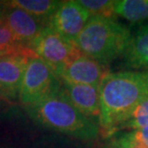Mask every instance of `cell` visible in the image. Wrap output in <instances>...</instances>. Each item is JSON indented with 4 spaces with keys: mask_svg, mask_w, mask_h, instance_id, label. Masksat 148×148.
<instances>
[{
    "mask_svg": "<svg viewBox=\"0 0 148 148\" xmlns=\"http://www.w3.org/2000/svg\"><path fill=\"white\" fill-rule=\"evenodd\" d=\"M115 140L123 148H148V145L141 138L138 130L118 135Z\"/></svg>",
    "mask_w": 148,
    "mask_h": 148,
    "instance_id": "cell-17",
    "label": "cell"
},
{
    "mask_svg": "<svg viewBox=\"0 0 148 148\" xmlns=\"http://www.w3.org/2000/svg\"><path fill=\"white\" fill-rule=\"evenodd\" d=\"M108 148H123V147L120 145V143H118L115 138H114V140H112L111 143H109Z\"/></svg>",
    "mask_w": 148,
    "mask_h": 148,
    "instance_id": "cell-18",
    "label": "cell"
},
{
    "mask_svg": "<svg viewBox=\"0 0 148 148\" xmlns=\"http://www.w3.org/2000/svg\"><path fill=\"white\" fill-rule=\"evenodd\" d=\"M88 13L90 16H98L114 18V0H79L78 1Z\"/></svg>",
    "mask_w": 148,
    "mask_h": 148,
    "instance_id": "cell-14",
    "label": "cell"
},
{
    "mask_svg": "<svg viewBox=\"0 0 148 148\" xmlns=\"http://www.w3.org/2000/svg\"><path fill=\"white\" fill-rule=\"evenodd\" d=\"M3 5L4 24L21 45L31 49L33 42L47 26V20L32 16L19 8L11 7L6 2H3Z\"/></svg>",
    "mask_w": 148,
    "mask_h": 148,
    "instance_id": "cell-8",
    "label": "cell"
},
{
    "mask_svg": "<svg viewBox=\"0 0 148 148\" xmlns=\"http://www.w3.org/2000/svg\"><path fill=\"white\" fill-rule=\"evenodd\" d=\"M32 119L40 125L82 140H92L99 135V124L79 112L62 91L26 107Z\"/></svg>",
    "mask_w": 148,
    "mask_h": 148,
    "instance_id": "cell-2",
    "label": "cell"
},
{
    "mask_svg": "<svg viewBox=\"0 0 148 148\" xmlns=\"http://www.w3.org/2000/svg\"><path fill=\"white\" fill-rule=\"evenodd\" d=\"M131 32L114 18L90 16L75 42L84 55L102 64L123 56L130 40Z\"/></svg>",
    "mask_w": 148,
    "mask_h": 148,
    "instance_id": "cell-3",
    "label": "cell"
},
{
    "mask_svg": "<svg viewBox=\"0 0 148 148\" xmlns=\"http://www.w3.org/2000/svg\"><path fill=\"white\" fill-rule=\"evenodd\" d=\"M114 13L129 21H143L148 19V0H117Z\"/></svg>",
    "mask_w": 148,
    "mask_h": 148,
    "instance_id": "cell-12",
    "label": "cell"
},
{
    "mask_svg": "<svg viewBox=\"0 0 148 148\" xmlns=\"http://www.w3.org/2000/svg\"><path fill=\"white\" fill-rule=\"evenodd\" d=\"M110 71L107 64L82 55L62 70L58 77L61 81L99 87L101 80Z\"/></svg>",
    "mask_w": 148,
    "mask_h": 148,
    "instance_id": "cell-9",
    "label": "cell"
},
{
    "mask_svg": "<svg viewBox=\"0 0 148 148\" xmlns=\"http://www.w3.org/2000/svg\"><path fill=\"white\" fill-rule=\"evenodd\" d=\"M148 127V96L133 112L132 115L124 124L122 129L130 128L141 130Z\"/></svg>",
    "mask_w": 148,
    "mask_h": 148,
    "instance_id": "cell-15",
    "label": "cell"
},
{
    "mask_svg": "<svg viewBox=\"0 0 148 148\" xmlns=\"http://www.w3.org/2000/svg\"><path fill=\"white\" fill-rule=\"evenodd\" d=\"M99 132L104 138L114 135L148 96V70L108 73L98 87Z\"/></svg>",
    "mask_w": 148,
    "mask_h": 148,
    "instance_id": "cell-1",
    "label": "cell"
},
{
    "mask_svg": "<svg viewBox=\"0 0 148 148\" xmlns=\"http://www.w3.org/2000/svg\"><path fill=\"white\" fill-rule=\"evenodd\" d=\"M125 64L135 69H148V24L138 29L123 54Z\"/></svg>",
    "mask_w": 148,
    "mask_h": 148,
    "instance_id": "cell-11",
    "label": "cell"
},
{
    "mask_svg": "<svg viewBox=\"0 0 148 148\" xmlns=\"http://www.w3.org/2000/svg\"><path fill=\"white\" fill-rule=\"evenodd\" d=\"M90 18V13L78 1H61L47 19V25L62 36L75 41Z\"/></svg>",
    "mask_w": 148,
    "mask_h": 148,
    "instance_id": "cell-7",
    "label": "cell"
},
{
    "mask_svg": "<svg viewBox=\"0 0 148 148\" xmlns=\"http://www.w3.org/2000/svg\"><path fill=\"white\" fill-rule=\"evenodd\" d=\"M62 91L77 110L99 124L100 99L98 87L62 81Z\"/></svg>",
    "mask_w": 148,
    "mask_h": 148,
    "instance_id": "cell-10",
    "label": "cell"
},
{
    "mask_svg": "<svg viewBox=\"0 0 148 148\" xmlns=\"http://www.w3.org/2000/svg\"><path fill=\"white\" fill-rule=\"evenodd\" d=\"M31 49L57 76L64 69L84 55L75 41L62 36L48 25L36 38Z\"/></svg>",
    "mask_w": 148,
    "mask_h": 148,
    "instance_id": "cell-4",
    "label": "cell"
},
{
    "mask_svg": "<svg viewBox=\"0 0 148 148\" xmlns=\"http://www.w3.org/2000/svg\"><path fill=\"white\" fill-rule=\"evenodd\" d=\"M61 87L60 78L36 55L29 59L26 66L18 99L27 107L56 93Z\"/></svg>",
    "mask_w": 148,
    "mask_h": 148,
    "instance_id": "cell-5",
    "label": "cell"
},
{
    "mask_svg": "<svg viewBox=\"0 0 148 148\" xmlns=\"http://www.w3.org/2000/svg\"><path fill=\"white\" fill-rule=\"evenodd\" d=\"M4 24V5L3 2L0 3V25Z\"/></svg>",
    "mask_w": 148,
    "mask_h": 148,
    "instance_id": "cell-19",
    "label": "cell"
},
{
    "mask_svg": "<svg viewBox=\"0 0 148 148\" xmlns=\"http://www.w3.org/2000/svg\"><path fill=\"white\" fill-rule=\"evenodd\" d=\"M23 48H26V47L21 45L14 38L10 29L5 24L0 25V54L17 51V50H21Z\"/></svg>",
    "mask_w": 148,
    "mask_h": 148,
    "instance_id": "cell-16",
    "label": "cell"
},
{
    "mask_svg": "<svg viewBox=\"0 0 148 148\" xmlns=\"http://www.w3.org/2000/svg\"><path fill=\"white\" fill-rule=\"evenodd\" d=\"M61 1L53 0H13L6 2L11 7H16L38 18L47 20L54 13Z\"/></svg>",
    "mask_w": 148,
    "mask_h": 148,
    "instance_id": "cell-13",
    "label": "cell"
},
{
    "mask_svg": "<svg viewBox=\"0 0 148 148\" xmlns=\"http://www.w3.org/2000/svg\"><path fill=\"white\" fill-rule=\"evenodd\" d=\"M36 54L30 48L0 54V97L13 101L18 98L20 86L29 59Z\"/></svg>",
    "mask_w": 148,
    "mask_h": 148,
    "instance_id": "cell-6",
    "label": "cell"
}]
</instances>
